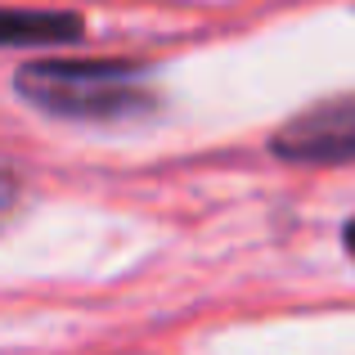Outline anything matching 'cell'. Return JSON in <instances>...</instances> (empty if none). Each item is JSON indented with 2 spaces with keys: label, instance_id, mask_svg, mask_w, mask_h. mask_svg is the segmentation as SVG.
Segmentation results:
<instances>
[{
  "label": "cell",
  "instance_id": "cell-4",
  "mask_svg": "<svg viewBox=\"0 0 355 355\" xmlns=\"http://www.w3.org/2000/svg\"><path fill=\"white\" fill-rule=\"evenodd\" d=\"M347 248L355 252V220H351V225H347Z\"/></svg>",
  "mask_w": 355,
  "mask_h": 355
},
{
  "label": "cell",
  "instance_id": "cell-2",
  "mask_svg": "<svg viewBox=\"0 0 355 355\" xmlns=\"http://www.w3.org/2000/svg\"><path fill=\"white\" fill-rule=\"evenodd\" d=\"M275 153L293 162H347L355 157V99H333L275 135Z\"/></svg>",
  "mask_w": 355,
  "mask_h": 355
},
{
  "label": "cell",
  "instance_id": "cell-3",
  "mask_svg": "<svg viewBox=\"0 0 355 355\" xmlns=\"http://www.w3.org/2000/svg\"><path fill=\"white\" fill-rule=\"evenodd\" d=\"M81 18L63 9H0V45H50L77 41Z\"/></svg>",
  "mask_w": 355,
  "mask_h": 355
},
{
  "label": "cell",
  "instance_id": "cell-1",
  "mask_svg": "<svg viewBox=\"0 0 355 355\" xmlns=\"http://www.w3.org/2000/svg\"><path fill=\"white\" fill-rule=\"evenodd\" d=\"M18 95L59 117H126L148 108L126 63H32L18 72Z\"/></svg>",
  "mask_w": 355,
  "mask_h": 355
}]
</instances>
